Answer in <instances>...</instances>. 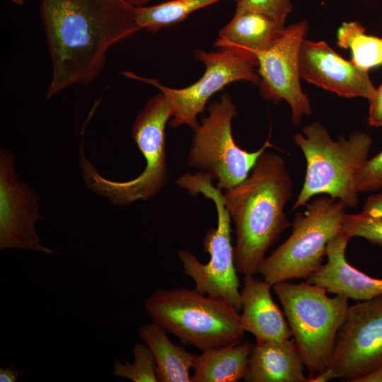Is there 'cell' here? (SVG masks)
<instances>
[{"label": "cell", "mask_w": 382, "mask_h": 382, "mask_svg": "<svg viewBox=\"0 0 382 382\" xmlns=\"http://www.w3.org/2000/svg\"><path fill=\"white\" fill-rule=\"evenodd\" d=\"M40 11L52 62L47 98L90 84L109 49L141 30L134 7L123 0H40Z\"/></svg>", "instance_id": "obj_1"}, {"label": "cell", "mask_w": 382, "mask_h": 382, "mask_svg": "<svg viewBox=\"0 0 382 382\" xmlns=\"http://www.w3.org/2000/svg\"><path fill=\"white\" fill-rule=\"evenodd\" d=\"M223 197L235 225L236 268L254 275L268 249L291 226L284 207L294 197L293 183L284 158L265 150L251 173Z\"/></svg>", "instance_id": "obj_2"}, {"label": "cell", "mask_w": 382, "mask_h": 382, "mask_svg": "<svg viewBox=\"0 0 382 382\" xmlns=\"http://www.w3.org/2000/svg\"><path fill=\"white\" fill-rule=\"evenodd\" d=\"M294 141L304 155L306 172L293 209L321 194L340 200L346 207H356L359 192L354 175L368 158L372 144L369 134L354 132L335 141L323 125L313 122L303 128V134H296Z\"/></svg>", "instance_id": "obj_3"}, {"label": "cell", "mask_w": 382, "mask_h": 382, "mask_svg": "<svg viewBox=\"0 0 382 382\" xmlns=\"http://www.w3.org/2000/svg\"><path fill=\"white\" fill-rule=\"evenodd\" d=\"M144 309L152 322L202 352L243 341L239 312L195 289H158L146 299Z\"/></svg>", "instance_id": "obj_4"}, {"label": "cell", "mask_w": 382, "mask_h": 382, "mask_svg": "<svg viewBox=\"0 0 382 382\" xmlns=\"http://www.w3.org/2000/svg\"><path fill=\"white\" fill-rule=\"evenodd\" d=\"M294 341L308 371L307 382L329 367L337 332L349 308L342 295L329 297L322 287L287 281L273 285Z\"/></svg>", "instance_id": "obj_5"}, {"label": "cell", "mask_w": 382, "mask_h": 382, "mask_svg": "<svg viewBox=\"0 0 382 382\" xmlns=\"http://www.w3.org/2000/svg\"><path fill=\"white\" fill-rule=\"evenodd\" d=\"M306 205L294 216L290 236L257 268L272 286L308 279L322 266L328 242L342 232L346 206L340 200L325 195Z\"/></svg>", "instance_id": "obj_6"}, {"label": "cell", "mask_w": 382, "mask_h": 382, "mask_svg": "<svg viewBox=\"0 0 382 382\" xmlns=\"http://www.w3.org/2000/svg\"><path fill=\"white\" fill-rule=\"evenodd\" d=\"M212 178L199 171L181 175L176 184L192 196L202 194L212 199L217 212V226L210 228L204 239V250L210 255L207 264L200 262L187 249L178 250V257L184 273L195 282V289L203 294L220 299L241 311L240 282L234 262L231 217L224 204L221 190L212 184Z\"/></svg>", "instance_id": "obj_7"}, {"label": "cell", "mask_w": 382, "mask_h": 382, "mask_svg": "<svg viewBox=\"0 0 382 382\" xmlns=\"http://www.w3.org/2000/svg\"><path fill=\"white\" fill-rule=\"evenodd\" d=\"M172 116L169 102L160 91L148 100L136 117L132 134L146 160V166L133 180L120 182L105 178L81 152L83 174L88 185L115 204L146 200L158 194L168 181L165 130Z\"/></svg>", "instance_id": "obj_8"}, {"label": "cell", "mask_w": 382, "mask_h": 382, "mask_svg": "<svg viewBox=\"0 0 382 382\" xmlns=\"http://www.w3.org/2000/svg\"><path fill=\"white\" fill-rule=\"evenodd\" d=\"M208 112L194 130L187 164L216 180V187L225 191L242 183L260 155L272 144L267 139L258 150L248 151L236 143L231 125L238 112L228 93L211 103Z\"/></svg>", "instance_id": "obj_9"}, {"label": "cell", "mask_w": 382, "mask_h": 382, "mask_svg": "<svg viewBox=\"0 0 382 382\" xmlns=\"http://www.w3.org/2000/svg\"><path fill=\"white\" fill-rule=\"evenodd\" d=\"M194 54L197 60L204 63V73L195 83L182 88L163 86L155 79L144 78L132 71L122 72L125 76L150 84L165 94L173 111L169 122L173 128L185 125L194 131L199 125L197 116L203 112L209 99L226 85L238 81L254 84L260 82L255 66L233 51L221 49L207 52L197 50Z\"/></svg>", "instance_id": "obj_10"}, {"label": "cell", "mask_w": 382, "mask_h": 382, "mask_svg": "<svg viewBox=\"0 0 382 382\" xmlns=\"http://www.w3.org/2000/svg\"><path fill=\"white\" fill-rule=\"evenodd\" d=\"M382 365V296L349 306L329 367L337 378L359 382Z\"/></svg>", "instance_id": "obj_11"}, {"label": "cell", "mask_w": 382, "mask_h": 382, "mask_svg": "<svg viewBox=\"0 0 382 382\" xmlns=\"http://www.w3.org/2000/svg\"><path fill=\"white\" fill-rule=\"evenodd\" d=\"M308 28L306 21L284 27L273 43L256 55L261 95L274 103L282 100L288 103L294 125L312 114L309 100L301 88L299 68L300 49Z\"/></svg>", "instance_id": "obj_12"}, {"label": "cell", "mask_w": 382, "mask_h": 382, "mask_svg": "<svg viewBox=\"0 0 382 382\" xmlns=\"http://www.w3.org/2000/svg\"><path fill=\"white\" fill-rule=\"evenodd\" d=\"M15 158L6 149L0 152V249H21L52 255L54 250L42 245L35 224L42 219L38 197L28 185L17 181Z\"/></svg>", "instance_id": "obj_13"}, {"label": "cell", "mask_w": 382, "mask_h": 382, "mask_svg": "<svg viewBox=\"0 0 382 382\" xmlns=\"http://www.w3.org/2000/svg\"><path fill=\"white\" fill-rule=\"evenodd\" d=\"M299 68L301 79L341 97L369 100L376 91L369 71L342 58L323 41L303 40Z\"/></svg>", "instance_id": "obj_14"}, {"label": "cell", "mask_w": 382, "mask_h": 382, "mask_svg": "<svg viewBox=\"0 0 382 382\" xmlns=\"http://www.w3.org/2000/svg\"><path fill=\"white\" fill-rule=\"evenodd\" d=\"M349 239L342 231L328 242L326 263L308 282L348 299L366 301L382 296V279L370 277L347 262L345 251Z\"/></svg>", "instance_id": "obj_15"}, {"label": "cell", "mask_w": 382, "mask_h": 382, "mask_svg": "<svg viewBox=\"0 0 382 382\" xmlns=\"http://www.w3.org/2000/svg\"><path fill=\"white\" fill-rule=\"evenodd\" d=\"M266 281L245 275L241 290V325L256 343L291 339L292 333L281 310L274 301Z\"/></svg>", "instance_id": "obj_16"}, {"label": "cell", "mask_w": 382, "mask_h": 382, "mask_svg": "<svg viewBox=\"0 0 382 382\" xmlns=\"http://www.w3.org/2000/svg\"><path fill=\"white\" fill-rule=\"evenodd\" d=\"M284 28V24L264 13L236 11L220 30L214 45L238 54L257 66V54L269 47Z\"/></svg>", "instance_id": "obj_17"}, {"label": "cell", "mask_w": 382, "mask_h": 382, "mask_svg": "<svg viewBox=\"0 0 382 382\" xmlns=\"http://www.w3.org/2000/svg\"><path fill=\"white\" fill-rule=\"evenodd\" d=\"M304 364L291 339L256 343L243 380L245 382H307Z\"/></svg>", "instance_id": "obj_18"}, {"label": "cell", "mask_w": 382, "mask_h": 382, "mask_svg": "<svg viewBox=\"0 0 382 382\" xmlns=\"http://www.w3.org/2000/svg\"><path fill=\"white\" fill-rule=\"evenodd\" d=\"M166 332L154 322L141 326L138 332L154 357L158 382H191L190 370L197 355L173 344Z\"/></svg>", "instance_id": "obj_19"}, {"label": "cell", "mask_w": 382, "mask_h": 382, "mask_svg": "<svg viewBox=\"0 0 382 382\" xmlns=\"http://www.w3.org/2000/svg\"><path fill=\"white\" fill-rule=\"evenodd\" d=\"M255 344L241 341L197 355L191 382H236L243 379Z\"/></svg>", "instance_id": "obj_20"}, {"label": "cell", "mask_w": 382, "mask_h": 382, "mask_svg": "<svg viewBox=\"0 0 382 382\" xmlns=\"http://www.w3.org/2000/svg\"><path fill=\"white\" fill-rule=\"evenodd\" d=\"M221 1L224 0H169L153 6L134 7L135 18L141 30L156 33L180 23L199 9Z\"/></svg>", "instance_id": "obj_21"}, {"label": "cell", "mask_w": 382, "mask_h": 382, "mask_svg": "<svg viewBox=\"0 0 382 382\" xmlns=\"http://www.w3.org/2000/svg\"><path fill=\"white\" fill-rule=\"evenodd\" d=\"M337 45L343 49H350L351 61L361 69L369 71L382 65V37L366 34L359 22L342 24L337 33Z\"/></svg>", "instance_id": "obj_22"}, {"label": "cell", "mask_w": 382, "mask_h": 382, "mask_svg": "<svg viewBox=\"0 0 382 382\" xmlns=\"http://www.w3.org/2000/svg\"><path fill=\"white\" fill-rule=\"evenodd\" d=\"M134 361L131 363L123 357L115 359L112 374L134 382H158L156 361L146 344L137 342L133 346Z\"/></svg>", "instance_id": "obj_23"}, {"label": "cell", "mask_w": 382, "mask_h": 382, "mask_svg": "<svg viewBox=\"0 0 382 382\" xmlns=\"http://www.w3.org/2000/svg\"><path fill=\"white\" fill-rule=\"evenodd\" d=\"M342 231L350 238L361 237L373 244L382 245V216H372L362 212L346 214Z\"/></svg>", "instance_id": "obj_24"}, {"label": "cell", "mask_w": 382, "mask_h": 382, "mask_svg": "<svg viewBox=\"0 0 382 382\" xmlns=\"http://www.w3.org/2000/svg\"><path fill=\"white\" fill-rule=\"evenodd\" d=\"M354 183L359 193L382 188V150L374 157L367 158L357 170Z\"/></svg>", "instance_id": "obj_25"}, {"label": "cell", "mask_w": 382, "mask_h": 382, "mask_svg": "<svg viewBox=\"0 0 382 382\" xmlns=\"http://www.w3.org/2000/svg\"><path fill=\"white\" fill-rule=\"evenodd\" d=\"M293 9L291 0H238L236 11H253L267 15L284 25Z\"/></svg>", "instance_id": "obj_26"}, {"label": "cell", "mask_w": 382, "mask_h": 382, "mask_svg": "<svg viewBox=\"0 0 382 382\" xmlns=\"http://www.w3.org/2000/svg\"><path fill=\"white\" fill-rule=\"evenodd\" d=\"M368 122L375 127L382 126V84L376 88L373 96L369 100Z\"/></svg>", "instance_id": "obj_27"}, {"label": "cell", "mask_w": 382, "mask_h": 382, "mask_svg": "<svg viewBox=\"0 0 382 382\" xmlns=\"http://www.w3.org/2000/svg\"><path fill=\"white\" fill-rule=\"evenodd\" d=\"M361 212L372 216H382V193L369 197L364 202Z\"/></svg>", "instance_id": "obj_28"}, {"label": "cell", "mask_w": 382, "mask_h": 382, "mask_svg": "<svg viewBox=\"0 0 382 382\" xmlns=\"http://www.w3.org/2000/svg\"><path fill=\"white\" fill-rule=\"evenodd\" d=\"M25 374L24 371L17 370L12 364L0 368L1 382H16L18 378Z\"/></svg>", "instance_id": "obj_29"}, {"label": "cell", "mask_w": 382, "mask_h": 382, "mask_svg": "<svg viewBox=\"0 0 382 382\" xmlns=\"http://www.w3.org/2000/svg\"><path fill=\"white\" fill-rule=\"evenodd\" d=\"M337 378L334 371L330 368H327L322 372L313 376L308 382H327Z\"/></svg>", "instance_id": "obj_30"}, {"label": "cell", "mask_w": 382, "mask_h": 382, "mask_svg": "<svg viewBox=\"0 0 382 382\" xmlns=\"http://www.w3.org/2000/svg\"><path fill=\"white\" fill-rule=\"evenodd\" d=\"M359 382H382V365L370 374L360 379Z\"/></svg>", "instance_id": "obj_31"}, {"label": "cell", "mask_w": 382, "mask_h": 382, "mask_svg": "<svg viewBox=\"0 0 382 382\" xmlns=\"http://www.w3.org/2000/svg\"><path fill=\"white\" fill-rule=\"evenodd\" d=\"M125 2L133 7L145 6L148 3L154 0H123Z\"/></svg>", "instance_id": "obj_32"}, {"label": "cell", "mask_w": 382, "mask_h": 382, "mask_svg": "<svg viewBox=\"0 0 382 382\" xmlns=\"http://www.w3.org/2000/svg\"><path fill=\"white\" fill-rule=\"evenodd\" d=\"M8 1L17 5H23L24 4V0H8Z\"/></svg>", "instance_id": "obj_33"}]
</instances>
